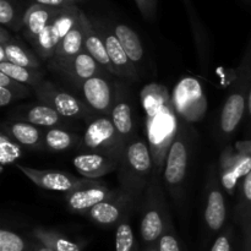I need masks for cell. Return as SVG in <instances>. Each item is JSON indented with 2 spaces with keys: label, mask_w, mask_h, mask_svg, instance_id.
<instances>
[{
  "label": "cell",
  "mask_w": 251,
  "mask_h": 251,
  "mask_svg": "<svg viewBox=\"0 0 251 251\" xmlns=\"http://www.w3.org/2000/svg\"><path fill=\"white\" fill-rule=\"evenodd\" d=\"M142 102L147 112V132L149 145L151 149L153 162L157 168L161 169L162 163L166 161L169 146L173 141L178 130L179 122L174 115L173 105L168 104V100L158 97V104L154 105V100L147 88L142 92Z\"/></svg>",
  "instance_id": "obj_2"
},
{
  "label": "cell",
  "mask_w": 251,
  "mask_h": 251,
  "mask_svg": "<svg viewBox=\"0 0 251 251\" xmlns=\"http://www.w3.org/2000/svg\"><path fill=\"white\" fill-rule=\"evenodd\" d=\"M7 119L22 120L42 129H50V127L70 129L71 126H74V120L66 119L55 109L41 100L32 104H25L15 108L9 113Z\"/></svg>",
  "instance_id": "obj_16"
},
{
  "label": "cell",
  "mask_w": 251,
  "mask_h": 251,
  "mask_svg": "<svg viewBox=\"0 0 251 251\" xmlns=\"http://www.w3.org/2000/svg\"><path fill=\"white\" fill-rule=\"evenodd\" d=\"M136 2L145 17L153 16L154 9H156V0H136Z\"/></svg>",
  "instance_id": "obj_39"
},
{
  "label": "cell",
  "mask_w": 251,
  "mask_h": 251,
  "mask_svg": "<svg viewBox=\"0 0 251 251\" xmlns=\"http://www.w3.org/2000/svg\"><path fill=\"white\" fill-rule=\"evenodd\" d=\"M73 164L83 178L96 180L119 169L120 161L96 152H81L73 159Z\"/></svg>",
  "instance_id": "obj_22"
},
{
  "label": "cell",
  "mask_w": 251,
  "mask_h": 251,
  "mask_svg": "<svg viewBox=\"0 0 251 251\" xmlns=\"http://www.w3.org/2000/svg\"><path fill=\"white\" fill-rule=\"evenodd\" d=\"M153 157L145 140L135 139L125 147L118 169L120 189L129 194L137 203L144 199L147 185L153 176Z\"/></svg>",
  "instance_id": "obj_1"
},
{
  "label": "cell",
  "mask_w": 251,
  "mask_h": 251,
  "mask_svg": "<svg viewBox=\"0 0 251 251\" xmlns=\"http://www.w3.org/2000/svg\"><path fill=\"white\" fill-rule=\"evenodd\" d=\"M75 1H76V2H78V1H82V0H75Z\"/></svg>",
  "instance_id": "obj_45"
},
{
  "label": "cell",
  "mask_w": 251,
  "mask_h": 251,
  "mask_svg": "<svg viewBox=\"0 0 251 251\" xmlns=\"http://www.w3.org/2000/svg\"><path fill=\"white\" fill-rule=\"evenodd\" d=\"M233 227L229 226L216 238L210 251H233Z\"/></svg>",
  "instance_id": "obj_36"
},
{
  "label": "cell",
  "mask_w": 251,
  "mask_h": 251,
  "mask_svg": "<svg viewBox=\"0 0 251 251\" xmlns=\"http://www.w3.org/2000/svg\"><path fill=\"white\" fill-rule=\"evenodd\" d=\"M217 172L223 190L233 195L251 172V140L237 142L235 147H226L218 161Z\"/></svg>",
  "instance_id": "obj_8"
},
{
  "label": "cell",
  "mask_w": 251,
  "mask_h": 251,
  "mask_svg": "<svg viewBox=\"0 0 251 251\" xmlns=\"http://www.w3.org/2000/svg\"><path fill=\"white\" fill-rule=\"evenodd\" d=\"M36 2L41 5H46V6H53V7H65L69 5L76 4L74 0H36Z\"/></svg>",
  "instance_id": "obj_40"
},
{
  "label": "cell",
  "mask_w": 251,
  "mask_h": 251,
  "mask_svg": "<svg viewBox=\"0 0 251 251\" xmlns=\"http://www.w3.org/2000/svg\"><path fill=\"white\" fill-rule=\"evenodd\" d=\"M0 251H33V243L27 242L12 230L2 228L0 230Z\"/></svg>",
  "instance_id": "obj_33"
},
{
  "label": "cell",
  "mask_w": 251,
  "mask_h": 251,
  "mask_svg": "<svg viewBox=\"0 0 251 251\" xmlns=\"http://www.w3.org/2000/svg\"><path fill=\"white\" fill-rule=\"evenodd\" d=\"M83 50H85V48H83V27L82 24H81L80 17H78V21L76 22L75 26L69 31V33L59 43L58 48L55 50V55L53 58H71V56L82 53Z\"/></svg>",
  "instance_id": "obj_28"
},
{
  "label": "cell",
  "mask_w": 251,
  "mask_h": 251,
  "mask_svg": "<svg viewBox=\"0 0 251 251\" xmlns=\"http://www.w3.org/2000/svg\"><path fill=\"white\" fill-rule=\"evenodd\" d=\"M238 202L234 210V217L242 229L251 222V172L242 180L239 185Z\"/></svg>",
  "instance_id": "obj_30"
},
{
  "label": "cell",
  "mask_w": 251,
  "mask_h": 251,
  "mask_svg": "<svg viewBox=\"0 0 251 251\" xmlns=\"http://www.w3.org/2000/svg\"><path fill=\"white\" fill-rule=\"evenodd\" d=\"M227 220V203L217 169L211 168L206 183V201L203 221L211 233H218Z\"/></svg>",
  "instance_id": "obj_14"
},
{
  "label": "cell",
  "mask_w": 251,
  "mask_h": 251,
  "mask_svg": "<svg viewBox=\"0 0 251 251\" xmlns=\"http://www.w3.org/2000/svg\"><path fill=\"white\" fill-rule=\"evenodd\" d=\"M112 28L132 64L136 66L137 70L141 69L145 63V50L141 39L137 36L136 32L124 24H115Z\"/></svg>",
  "instance_id": "obj_25"
},
{
  "label": "cell",
  "mask_w": 251,
  "mask_h": 251,
  "mask_svg": "<svg viewBox=\"0 0 251 251\" xmlns=\"http://www.w3.org/2000/svg\"><path fill=\"white\" fill-rule=\"evenodd\" d=\"M114 193L115 190H110L108 186H105V184L87 179L83 185L65 194L64 199H65L66 207L70 212L85 216V213L88 212L91 208L112 198Z\"/></svg>",
  "instance_id": "obj_17"
},
{
  "label": "cell",
  "mask_w": 251,
  "mask_h": 251,
  "mask_svg": "<svg viewBox=\"0 0 251 251\" xmlns=\"http://www.w3.org/2000/svg\"><path fill=\"white\" fill-rule=\"evenodd\" d=\"M125 147L126 145L120 139L110 115H98L87 124L78 150L102 153L122 161Z\"/></svg>",
  "instance_id": "obj_6"
},
{
  "label": "cell",
  "mask_w": 251,
  "mask_h": 251,
  "mask_svg": "<svg viewBox=\"0 0 251 251\" xmlns=\"http://www.w3.org/2000/svg\"><path fill=\"white\" fill-rule=\"evenodd\" d=\"M91 22L104 42L105 49H107L110 61L117 71V75L123 78H126L127 81H136L139 78V70L130 60L127 54L125 53L124 48L120 44L113 28H110L108 25L103 24V22L92 21V20Z\"/></svg>",
  "instance_id": "obj_18"
},
{
  "label": "cell",
  "mask_w": 251,
  "mask_h": 251,
  "mask_svg": "<svg viewBox=\"0 0 251 251\" xmlns=\"http://www.w3.org/2000/svg\"><path fill=\"white\" fill-rule=\"evenodd\" d=\"M74 1H75V0H74ZM75 2H76V1H75Z\"/></svg>",
  "instance_id": "obj_46"
},
{
  "label": "cell",
  "mask_w": 251,
  "mask_h": 251,
  "mask_svg": "<svg viewBox=\"0 0 251 251\" xmlns=\"http://www.w3.org/2000/svg\"><path fill=\"white\" fill-rule=\"evenodd\" d=\"M33 237L53 251H82L83 248L80 243L68 239L54 229L36 227L33 229Z\"/></svg>",
  "instance_id": "obj_27"
},
{
  "label": "cell",
  "mask_w": 251,
  "mask_h": 251,
  "mask_svg": "<svg viewBox=\"0 0 251 251\" xmlns=\"http://www.w3.org/2000/svg\"><path fill=\"white\" fill-rule=\"evenodd\" d=\"M0 73L10 76L19 82L28 85L31 87H36L42 81H44V73L42 69L25 68V66L15 65L10 61H2L0 63Z\"/></svg>",
  "instance_id": "obj_29"
},
{
  "label": "cell",
  "mask_w": 251,
  "mask_h": 251,
  "mask_svg": "<svg viewBox=\"0 0 251 251\" xmlns=\"http://www.w3.org/2000/svg\"><path fill=\"white\" fill-rule=\"evenodd\" d=\"M134 105L131 98L127 93L126 88L123 85H117L115 88V100L113 104L110 118L119 134L120 139L125 145L130 144L135 139L139 137L137 135V124L135 120Z\"/></svg>",
  "instance_id": "obj_19"
},
{
  "label": "cell",
  "mask_w": 251,
  "mask_h": 251,
  "mask_svg": "<svg viewBox=\"0 0 251 251\" xmlns=\"http://www.w3.org/2000/svg\"><path fill=\"white\" fill-rule=\"evenodd\" d=\"M247 117L249 119V124L251 127V78L249 85V92H248V102H247Z\"/></svg>",
  "instance_id": "obj_42"
},
{
  "label": "cell",
  "mask_w": 251,
  "mask_h": 251,
  "mask_svg": "<svg viewBox=\"0 0 251 251\" xmlns=\"http://www.w3.org/2000/svg\"><path fill=\"white\" fill-rule=\"evenodd\" d=\"M171 102L174 112L186 123L202 119L207 109V100L202 86L190 76L181 78L176 83Z\"/></svg>",
  "instance_id": "obj_10"
},
{
  "label": "cell",
  "mask_w": 251,
  "mask_h": 251,
  "mask_svg": "<svg viewBox=\"0 0 251 251\" xmlns=\"http://www.w3.org/2000/svg\"><path fill=\"white\" fill-rule=\"evenodd\" d=\"M144 251H159L158 250V245H150V247L144 248Z\"/></svg>",
  "instance_id": "obj_44"
},
{
  "label": "cell",
  "mask_w": 251,
  "mask_h": 251,
  "mask_svg": "<svg viewBox=\"0 0 251 251\" xmlns=\"http://www.w3.org/2000/svg\"><path fill=\"white\" fill-rule=\"evenodd\" d=\"M115 251H141L129 218L123 221L115 230Z\"/></svg>",
  "instance_id": "obj_32"
},
{
  "label": "cell",
  "mask_w": 251,
  "mask_h": 251,
  "mask_svg": "<svg viewBox=\"0 0 251 251\" xmlns=\"http://www.w3.org/2000/svg\"><path fill=\"white\" fill-rule=\"evenodd\" d=\"M136 205L137 202L129 194L119 189L115 190L112 198L91 208L85 216L100 227H118L123 221L129 218Z\"/></svg>",
  "instance_id": "obj_12"
},
{
  "label": "cell",
  "mask_w": 251,
  "mask_h": 251,
  "mask_svg": "<svg viewBox=\"0 0 251 251\" xmlns=\"http://www.w3.org/2000/svg\"><path fill=\"white\" fill-rule=\"evenodd\" d=\"M0 140H1V163L5 164L9 162V153L11 162L15 161L16 158L21 157V149L20 145L12 141L11 139L6 136L4 132L0 134Z\"/></svg>",
  "instance_id": "obj_35"
},
{
  "label": "cell",
  "mask_w": 251,
  "mask_h": 251,
  "mask_svg": "<svg viewBox=\"0 0 251 251\" xmlns=\"http://www.w3.org/2000/svg\"><path fill=\"white\" fill-rule=\"evenodd\" d=\"M171 228H173V226L159 179V172H154L141 202L140 237L144 248L156 245L162 235Z\"/></svg>",
  "instance_id": "obj_3"
},
{
  "label": "cell",
  "mask_w": 251,
  "mask_h": 251,
  "mask_svg": "<svg viewBox=\"0 0 251 251\" xmlns=\"http://www.w3.org/2000/svg\"><path fill=\"white\" fill-rule=\"evenodd\" d=\"M1 132L21 147L44 151V129L22 120L6 119L1 124Z\"/></svg>",
  "instance_id": "obj_21"
},
{
  "label": "cell",
  "mask_w": 251,
  "mask_h": 251,
  "mask_svg": "<svg viewBox=\"0 0 251 251\" xmlns=\"http://www.w3.org/2000/svg\"><path fill=\"white\" fill-rule=\"evenodd\" d=\"M243 235H244L243 251H251V222L245 229H243Z\"/></svg>",
  "instance_id": "obj_41"
},
{
  "label": "cell",
  "mask_w": 251,
  "mask_h": 251,
  "mask_svg": "<svg viewBox=\"0 0 251 251\" xmlns=\"http://www.w3.org/2000/svg\"><path fill=\"white\" fill-rule=\"evenodd\" d=\"M80 20L83 27V48H85V51H87L108 74L113 76H118L117 71H115L114 66H113L112 61L109 59V55L107 53L104 42H103L102 37L98 34V32L93 27L91 20L82 11L80 12Z\"/></svg>",
  "instance_id": "obj_24"
},
{
  "label": "cell",
  "mask_w": 251,
  "mask_h": 251,
  "mask_svg": "<svg viewBox=\"0 0 251 251\" xmlns=\"http://www.w3.org/2000/svg\"><path fill=\"white\" fill-rule=\"evenodd\" d=\"M80 98L100 115H110L115 100V88L109 78L104 75L95 76L75 86Z\"/></svg>",
  "instance_id": "obj_13"
},
{
  "label": "cell",
  "mask_w": 251,
  "mask_h": 251,
  "mask_svg": "<svg viewBox=\"0 0 251 251\" xmlns=\"http://www.w3.org/2000/svg\"><path fill=\"white\" fill-rule=\"evenodd\" d=\"M48 68L53 73L68 81L73 87L80 85L83 81L95 76L104 75L107 71L87 53H82L66 59L51 58L48 63ZM108 74V73H107Z\"/></svg>",
  "instance_id": "obj_11"
},
{
  "label": "cell",
  "mask_w": 251,
  "mask_h": 251,
  "mask_svg": "<svg viewBox=\"0 0 251 251\" xmlns=\"http://www.w3.org/2000/svg\"><path fill=\"white\" fill-rule=\"evenodd\" d=\"M33 251H53V250L49 249L48 247L42 244V243L38 242V240H36V242H33Z\"/></svg>",
  "instance_id": "obj_43"
},
{
  "label": "cell",
  "mask_w": 251,
  "mask_h": 251,
  "mask_svg": "<svg viewBox=\"0 0 251 251\" xmlns=\"http://www.w3.org/2000/svg\"><path fill=\"white\" fill-rule=\"evenodd\" d=\"M16 168L25 174L34 185L49 191L68 194L87 181L85 178H78L74 174L63 171L51 169H36L25 164H16Z\"/></svg>",
  "instance_id": "obj_15"
},
{
  "label": "cell",
  "mask_w": 251,
  "mask_h": 251,
  "mask_svg": "<svg viewBox=\"0 0 251 251\" xmlns=\"http://www.w3.org/2000/svg\"><path fill=\"white\" fill-rule=\"evenodd\" d=\"M34 96L66 119L85 120L90 123L95 119V115H98L80 97L63 90L50 81L44 80L36 86Z\"/></svg>",
  "instance_id": "obj_7"
},
{
  "label": "cell",
  "mask_w": 251,
  "mask_h": 251,
  "mask_svg": "<svg viewBox=\"0 0 251 251\" xmlns=\"http://www.w3.org/2000/svg\"><path fill=\"white\" fill-rule=\"evenodd\" d=\"M251 78V47L237 70L234 82L218 118V134L222 140L233 136L247 114L248 92Z\"/></svg>",
  "instance_id": "obj_4"
},
{
  "label": "cell",
  "mask_w": 251,
  "mask_h": 251,
  "mask_svg": "<svg viewBox=\"0 0 251 251\" xmlns=\"http://www.w3.org/2000/svg\"><path fill=\"white\" fill-rule=\"evenodd\" d=\"M19 100H21V98L16 93L11 92V91L5 87H0V105L2 108L7 107V105H10L11 103L16 102Z\"/></svg>",
  "instance_id": "obj_38"
},
{
  "label": "cell",
  "mask_w": 251,
  "mask_h": 251,
  "mask_svg": "<svg viewBox=\"0 0 251 251\" xmlns=\"http://www.w3.org/2000/svg\"><path fill=\"white\" fill-rule=\"evenodd\" d=\"M157 245H158L159 251H181L180 242L178 239V235L176 234L174 228H171L169 230H167L162 235V238L157 243Z\"/></svg>",
  "instance_id": "obj_37"
},
{
  "label": "cell",
  "mask_w": 251,
  "mask_h": 251,
  "mask_svg": "<svg viewBox=\"0 0 251 251\" xmlns=\"http://www.w3.org/2000/svg\"><path fill=\"white\" fill-rule=\"evenodd\" d=\"M82 136L70 129L50 127L44 129V147L46 151L64 152L68 150L78 149Z\"/></svg>",
  "instance_id": "obj_26"
},
{
  "label": "cell",
  "mask_w": 251,
  "mask_h": 251,
  "mask_svg": "<svg viewBox=\"0 0 251 251\" xmlns=\"http://www.w3.org/2000/svg\"><path fill=\"white\" fill-rule=\"evenodd\" d=\"M191 145H193V129L186 122L179 120L178 130L166 157L163 176L166 188L174 202L180 201L183 194L186 176H188Z\"/></svg>",
  "instance_id": "obj_5"
},
{
  "label": "cell",
  "mask_w": 251,
  "mask_h": 251,
  "mask_svg": "<svg viewBox=\"0 0 251 251\" xmlns=\"http://www.w3.org/2000/svg\"><path fill=\"white\" fill-rule=\"evenodd\" d=\"M0 87H5L7 88V90L11 91V92L16 93L21 100L31 97L32 95H34L33 87L19 82V81L14 80V78H11L10 76L5 75L4 73H0Z\"/></svg>",
  "instance_id": "obj_34"
},
{
  "label": "cell",
  "mask_w": 251,
  "mask_h": 251,
  "mask_svg": "<svg viewBox=\"0 0 251 251\" xmlns=\"http://www.w3.org/2000/svg\"><path fill=\"white\" fill-rule=\"evenodd\" d=\"M61 9L63 7L46 6L38 2L29 5L25 15L24 27H22V34L25 38L29 43H33L37 37L43 32V29L55 19Z\"/></svg>",
  "instance_id": "obj_23"
},
{
  "label": "cell",
  "mask_w": 251,
  "mask_h": 251,
  "mask_svg": "<svg viewBox=\"0 0 251 251\" xmlns=\"http://www.w3.org/2000/svg\"><path fill=\"white\" fill-rule=\"evenodd\" d=\"M80 12L81 10L76 4L63 7L50 25H48L36 41L31 43L34 53L41 60H50L55 55L59 43L78 21Z\"/></svg>",
  "instance_id": "obj_9"
},
{
  "label": "cell",
  "mask_w": 251,
  "mask_h": 251,
  "mask_svg": "<svg viewBox=\"0 0 251 251\" xmlns=\"http://www.w3.org/2000/svg\"><path fill=\"white\" fill-rule=\"evenodd\" d=\"M2 61H10L25 68L41 69V59L34 50L12 37L5 27L0 28V63Z\"/></svg>",
  "instance_id": "obj_20"
},
{
  "label": "cell",
  "mask_w": 251,
  "mask_h": 251,
  "mask_svg": "<svg viewBox=\"0 0 251 251\" xmlns=\"http://www.w3.org/2000/svg\"><path fill=\"white\" fill-rule=\"evenodd\" d=\"M27 9H22L17 0H0V24L5 28L20 31L24 27Z\"/></svg>",
  "instance_id": "obj_31"
}]
</instances>
